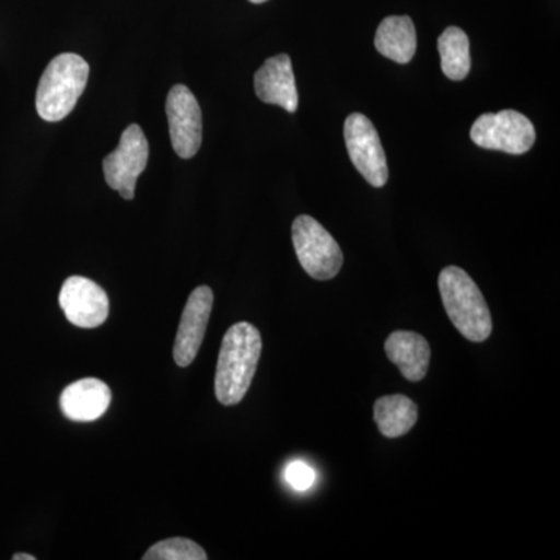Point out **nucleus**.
<instances>
[{
  "instance_id": "nucleus-20",
  "label": "nucleus",
  "mask_w": 560,
  "mask_h": 560,
  "mask_svg": "<svg viewBox=\"0 0 560 560\" xmlns=\"http://www.w3.org/2000/svg\"><path fill=\"white\" fill-rule=\"evenodd\" d=\"M249 2H253V3H264V2H267V0H249Z\"/></svg>"
},
{
  "instance_id": "nucleus-12",
  "label": "nucleus",
  "mask_w": 560,
  "mask_h": 560,
  "mask_svg": "<svg viewBox=\"0 0 560 560\" xmlns=\"http://www.w3.org/2000/svg\"><path fill=\"white\" fill-rule=\"evenodd\" d=\"M109 404V386L98 378H81L79 382L70 383L60 397L62 415L75 422L101 419L108 410Z\"/></svg>"
},
{
  "instance_id": "nucleus-3",
  "label": "nucleus",
  "mask_w": 560,
  "mask_h": 560,
  "mask_svg": "<svg viewBox=\"0 0 560 560\" xmlns=\"http://www.w3.org/2000/svg\"><path fill=\"white\" fill-rule=\"evenodd\" d=\"M90 66L75 54H61L50 61L36 91V110L40 119H66L86 88Z\"/></svg>"
},
{
  "instance_id": "nucleus-11",
  "label": "nucleus",
  "mask_w": 560,
  "mask_h": 560,
  "mask_svg": "<svg viewBox=\"0 0 560 560\" xmlns=\"http://www.w3.org/2000/svg\"><path fill=\"white\" fill-rule=\"evenodd\" d=\"M254 88L261 102L296 113L300 97L289 55H276L265 61L254 75Z\"/></svg>"
},
{
  "instance_id": "nucleus-5",
  "label": "nucleus",
  "mask_w": 560,
  "mask_h": 560,
  "mask_svg": "<svg viewBox=\"0 0 560 560\" xmlns=\"http://www.w3.org/2000/svg\"><path fill=\"white\" fill-rule=\"evenodd\" d=\"M470 139L481 149L525 154L536 142V130L522 113L504 109L478 117L471 125Z\"/></svg>"
},
{
  "instance_id": "nucleus-17",
  "label": "nucleus",
  "mask_w": 560,
  "mask_h": 560,
  "mask_svg": "<svg viewBox=\"0 0 560 560\" xmlns=\"http://www.w3.org/2000/svg\"><path fill=\"white\" fill-rule=\"evenodd\" d=\"M143 560H206L208 555L200 545L184 537L158 541L143 555Z\"/></svg>"
},
{
  "instance_id": "nucleus-15",
  "label": "nucleus",
  "mask_w": 560,
  "mask_h": 560,
  "mask_svg": "<svg viewBox=\"0 0 560 560\" xmlns=\"http://www.w3.org/2000/svg\"><path fill=\"white\" fill-rule=\"evenodd\" d=\"M419 408L410 397L401 394L381 397L374 405V419L383 436L400 438L416 425Z\"/></svg>"
},
{
  "instance_id": "nucleus-8",
  "label": "nucleus",
  "mask_w": 560,
  "mask_h": 560,
  "mask_svg": "<svg viewBox=\"0 0 560 560\" xmlns=\"http://www.w3.org/2000/svg\"><path fill=\"white\" fill-rule=\"evenodd\" d=\"M165 110L173 150L183 160H190L198 153L202 142V114L197 98L189 88L176 84L168 92Z\"/></svg>"
},
{
  "instance_id": "nucleus-6",
  "label": "nucleus",
  "mask_w": 560,
  "mask_h": 560,
  "mask_svg": "<svg viewBox=\"0 0 560 560\" xmlns=\"http://www.w3.org/2000/svg\"><path fill=\"white\" fill-rule=\"evenodd\" d=\"M350 161L372 187H383L389 178L388 161L374 124L360 113L350 114L345 124Z\"/></svg>"
},
{
  "instance_id": "nucleus-10",
  "label": "nucleus",
  "mask_w": 560,
  "mask_h": 560,
  "mask_svg": "<svg viewBox=\"0 0 560 560\" xmlns=\"http://www.w3.org/2000/svg\"><path fill=\"white\" fill-rule=\"evenodd\" d=\"M212 307L213 291L209 287L202 285L191 291L180 316L175 348H173V359L179 368L190 366L197 359L205 340L206 329H208Z\"/></svg>"
},
{
  "instance_id": "nucleus-1",
  "label": "nucleus",
  "mask_w": 560,
  "mask_h": 560,
  "mask_svg": "<svg viewBox=\"0 0 560 560\" xmlns=\"http://www.w3.org/2000/svg\"><path fill=\"white\" fill-rule=\"evenodd\" d=\"M260 355V331L253 324H234L224 334L215 372V396L221 405L241 404L256 375Z\"/></svg>"
},
{
  "instance_id": "nucleus-7",
  "label": "nucleus",
  "mask_w": 560,
  "mask_h": 560,
  "mask_svg": "<svg viewBox=\"0 0 560 560\" xmlns=\"http://www.w3.org/2000/svg\"><path fill=\"white\" fill-rule=\"evenodd\" d=\"M149 153V140L142 128L132 124L121 135L119 147L103 161L106 183L125 200L135 198L136 183L145 171Z\"/></svg>"
},
{
  "instance_id": "nucleus-13",
  "label": "nucleus",
  "mask_w": 560,
  "mask_h": 560,
  "mask_svg": "<svg viewBox=\"0 0 560 560\" xmlns=\"http://www.w3.org/2000/svg\"><path fill=\"white\" fill-rule=\"evenodd\" d=\"M385 352L407 381L420 382L429 372L431 349L429 341L415 331H393L385 342Z\"/></svg>"
},
{
  "instance_id": "nucleus-14",
  "label": "nucleus",
  "mask_w": 560,
  "mask_h": 560,
  "mask_svg": "<svg viewBox=\"0 0 560 560\" xmlns=\"http://www.w3.org/2000/svg\"><path fill=\"white\" fill-rule=\"evenodd\" d=\"M375 49L399 65H408L418 47L415 22L408 16H388L375 33Z\"/></svg>"
},
{
  "instance_id": "nucleus-16",
  "label": "nucleus",
  "mask_w": 560,
  "mask_h": 560,
  "mask_svg": "<svg viewBox=\"0 0 560 560\" xmlns=\"http://www.w3.org/2000/svg\"><path fill=\"white\" fill-rule=\"evenodd\" d=\"M441 69L447 79L460 81L470 72V43L459 27H448L438 39Z\"/></svg>"
},
{
  "instance_id": "nucleus-9",
  "label": "nucleus",
  "mask_w": 560,
  "mask_h": 560,
  "mask_svg": "<svg viewBox=\"0 0 560 560\" xmlns=\"http://www.w3.org/2000/svg\"><path fill=\"white\" fill-rule=\"evenodd\" d=\"M60 307L73 326L95 329L108 319V294L94 280L72 276L62 283Z\"/></svg>"
},
{
  "instance_id": "nucleus-18",
  "label": "nucleus",
  "mask_w": 560,
  "mask_h": 560,
  "mask_svg": "<svg viewBox=\"0 0 560 560\" xmlns=\"http://www.w3.org/2000/svg\"><path fill=\"white\" fill-rule=\"evenodd\" d=\"M285 480L294 490H308L316 480L315 470L302 460H294L285 470Z\"/></svg>"
},
{
  "instance_id": "nucleus-19",
  "label": "nucleus",
  "mask_w": 560,
  "mask_h": 560,
  "mask_svg": "<svg viewBox=\"0 0 560 560\" xmlns=\"http://www.w3.org/2000/svg\"><path fill=\"white\" fill-rule=\"evenodd\" d=\"M35 556L25 555V552H18L13 556V560H35Z\"/></svg>"
},
{
  "instance_id": "nucleus-4",
  "label": "nucleus",
  "mask_w": 560,
  "mask_h": 560,
  "mask_svg": "<svg viewBox=\"0 0 560 560\" xmlns=\"http://www.w3.org/2000/svg\"><path fill=\"white\" fill-rule=\"evenodd\" d=\"M294 250L311 278L330 280L340 272L345 256L330 232L311 215H300L291 226Z\"/></svg>"
},
{
  "instance_id": "nucleus-2",
  "label": "nucleus",
  "mask_w": 560,
  "mask_h": 560,
  "mask_svg": "<svg viewBox=\"0 0 560 560\" xmlns=\"http://www.w3.org/2000/svg\"><path fill=\"white\" fill-rule=\"evenodd\" d=\"M440 293L445 312L456 330L469 341L482 342L492 334V316L477 283L458 267L441 271Z\"/></svg>"
}]
</instances>
